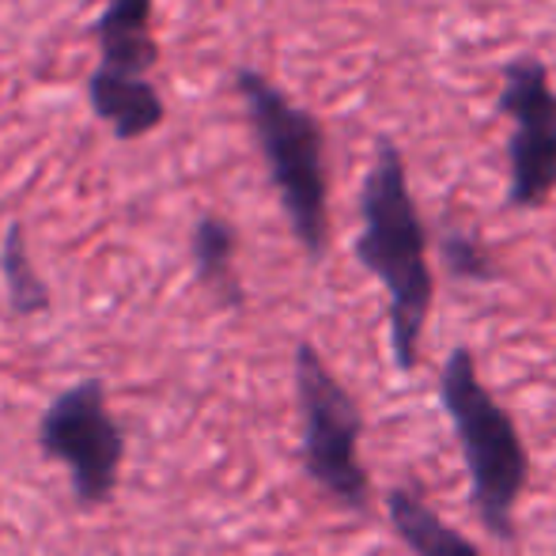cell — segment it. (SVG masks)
<instances>
[{"instance_id":"52a82bcc","label":"cell","mask_w":556,"mask_h":556,"mask_svg":"<svg viewBox=\"0 0 556 556\" xmlns=\"http://www.w3.org/2000/svg\"><path fill=\"white\" fill-rule=\"evenodd\" d=\"M88 103L114 129L117 140H140L155 132L167 117L163 96L148 76H125L99 65L88 80Z\"/></svg>"},{"instance_id":"7c38bea8","label":"cell","mask_w":556,"mask_h":556,"mask_svg":"<svg viewBox=\"0 0 556 556\" xmlns=\"http://www.w3.org/2000/svg\"><path fill=\"white\" fill-rule=\"evenodd\" d=\"M440 254H443L446 269L462 280H477V285H484V280L496 277L492 254L481 247V239H473V235H466V231H446L440 239Z\"/></svg>"},{"instance_id":"9c48e42d","label":"cell","mask_w":556,"mask_h":556,"mask_svg":"<svg viewBox=\"0 0 556 556\" xmlns=\"http://www.w3.org/2000/svg\"><path fill=\"white\" fill-rule=\"evenodd\" d=\"M387 511L397 538L417 556H481L469 538H462L454 527H446L440 515L409 489H394L387 496Z\"/></svg>"},{"instance_id":"30bf717a","label":"cell","mask_w":556,"mask_h":556,"mask_svg":"<svg viewBox=\"0 0 556 556\" xmlns=\"http://www.w3.org/2000/svg\"><path fill=\"white\" fill-rule=\"evenodd\" d=\"M235 247H239V235L224 216H201L193 224V265H198L201 285H208L213 292H220L224 303H242V288L235 277Z\"/></svg>"},{"instance_id":"ba28073f","label":"cell","mask_w":556,"mask_h":556,"mask_svg":"<svg viewBox=\"0 0 556 556\" xmlns=\"http://www.w3.org/2000/svg\"><path fill=\"white\" fill-rule=\"evenodd\" d=\"M155 0H106L96 20V42L103 53V68L125 76H148L160 61V46L152 35Z\"/></svg>"},{"instance_id":"277c9868","label":"cell","mask_w":556,"mask_h":556,"mask_svg":"<svg viewBox=\"0 0 556 556\" xmlns=\"http://www.w3.org/2000/svg\"><path fill=\"white\" fill-rule=\"evenodd\" d=\"M295 390L303 409V466L349 511H367L371 477L359 462L364 417L311 344L295 349Z\"/></svg>"},{"instance_id":"6da1fadb","label":"cell","mask_w":556,"mask_h":556,"mask_svg":"<svg viewBox=\"0 0 556 556\" xmlns=\"http://www.w3.org/2000/svg\"><path fill=\"white\" fill-rule=\"evenodd\" d=\"M356 257L382 285L390 303V344L394 364L413 371L432 315L435 280L428 265V227L409 190L402 148L390 137L375 140L371 167L359 186Z\"/></svg>"},{"instance_id":"8992f818","label":"cell","mask_w":556,"mask_h":556,"mask_svg":"<svg viewBox=\"0 0 556 556\" xmlns=\"http://www.w3.org/2000/svg\"><path fill=\"white\" fill-rule=\"evenodd\" d=\"M38 443L50 458L68 466L80 507H99L114 496L125 435L106 409V387L99 379L76 382L46 405Z\"/></svg>"},{"instance_id":"5b68a950","label":"cell","mask_w":556,"mask_h":556,"mask_svg":"<svg viewBox=\"0 0 556 556\" xmlns=\"http://www.w3.org/2000/svg\"><path fill=\"white\" fill-rule=\"evenodd\" d=\"M496 111L511 122L507 205L542 208L556 193V91L549 84V65L534 53L507 61Z\"/></svg>"},{"instance_id":"7a4b0ae2","label":"cell","mask_w":556,"mask_h":556,"mask_svg":"<svg viewBox=\"0 0 556 556\" xmlns=\"http://www.w3.org/2000/svg\"><path fill=\"white\" fill-rule=\"evenodd\" d=\"M235 91L247 103L250 125L269 163L292 235L307 250V257L318 262L330 247V178H326L323 122L295 106L269 76L254 68L235 73Z\"/></svg>"},{"instance_id":"8fae6325","label":"cell","mask_w":556,"mask_h":556,"mask_svg":"<svg viewBox=\"0 0 556 556\" xmlns=\"http://www.w3.org/2000/svg\"><path fill=\"white\" fill-rule=\"evenodd\" d=\"M0 273H4L8 300H12L15 315H38V311L50 307V288L35 273V262L27 254V231L23 224H12L4 235V247H0Z\"/></svg>"},{"instance_id":"3957f363","label":"cell","mask_w":556,"mask_h":556,"mask_svg":"<svg viewBox=\"0 0 556 556\" xmlns=\"http://www.w3.org/2000/svg\"><path fill=\"white\" fill-rule=\"evenodd\" d=\"M440 397L454 432H458L462 454H466L481 522L496 538H511L515 507H519L530 477L527 443H522L515 420L504 413V405L484 390L469 349H454L446 356L440 371Z\"/></svg>"}]
</instances>
